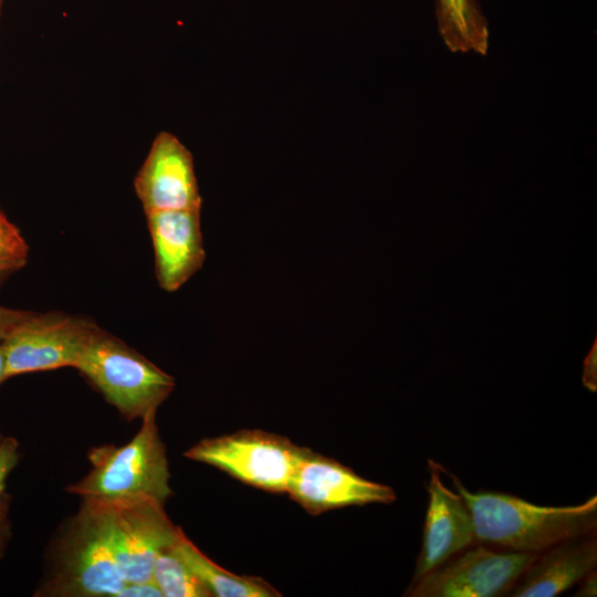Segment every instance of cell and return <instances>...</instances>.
<instances>
[{
    "mask_svg": "<svg viewBox=\"0 0 597 597\" xmlns=\"http://www.w3.org/2000/svg\"><path fill=\"white\" fill-rule=\"evenodd\" d=\"M443 472L463 496L473 519L476 542L496 549L537 554L565 540L597 531V496L569 506H542L496 491H469Z\"/></svg>",
    "mask_w": 597,
    "mask_h": 597,
    "instance_id": "obj_1",
    "label": "cell"
},
{
    "mask_svg": "<svg viewBox=\"0 0 597 597\" xmlns=\"http://www.w3.org/2000/svg\"><path fill=\"white\" fill-rule=\"evenodd\" d=\"M125 584L111 544L108 504L83 499L55 542L49 573L35 595L117 597Z\"/></svg>",
    "mask_w": 597,
    "mask_h": 597,
    "instance_id": "obj_2",
    "label": "cell"
},
{
    "mask_svg": "<svg viewBox=\"0 0 597 597\" xmlns=\"http://www.w3.org/2000/svg\"><path fill=\"white\" fill-rule=\"evenodd\" d=\"M88 460L90 472L67 486L69 493L104 502L150 499L164 504L172 495L156 412L142 419L140 429L126 444L93 448Z\"/></svg>",
    "mask_w": 597,
    "mask_h": 597,
    "instance_id": "obj_3",
    "label": "cell"
},
{
    "mask_svg": "<svg viewBox=\"0 0 597 597\" xmlns=\"http://www.w3.org/2000/svg\"><path fill=\"white\" fill-rule=\"evenodd\" d=\"M75 368L128 420L157 412L176 386L172 376L102 329Z\"/></svg>",
    "mask_w": 597,
    "mask_h": 597,
    "instance_id": "obj_4",
    "label": "cell"
},
{
    "mask_svg": "<svg viewBox=\"0 0 597 597\" xmlns=\"http://www.w3.org/2000/svg\"><path fill=\"white\" fill-rule=\"evenodd\" d=\"M306 449L276 433L243 429L203 439L184 455L212 465L252 488L286 494Z\"/></svg>",
    "mask_w": 597,
    "mask_h": 597,
    "instance_id": "obj_5",
    "label": "cell"
},
{
    "mask_svg": "<svg viewBox=\"0 0 597 597\" xmlns=\"http://www.w3.org/2000/svg\"><path fill=\"white\" fill-rule=\"evenodd\" d=\"M100 329L81 316L30 313L2 341L7 379L27 373L76 367Z\"/></svg>",
    "mask_w": 597,
    "mask_h": 597,
    "instance_id": "obj_6",
    "label": "cell"
},
{
    "mask_svg": "<svg viewBox=\"0 0 597 597\" xmlns=\"http://www.w3.org/2000/svg\"><path fill=\"white\" fill-rule=\"evenodd\" d=\"M535 554L476 543L411 583L410 597L507 596Z\"/></svg>",
    "mask_w": 597,
    "mask_h": 597,
    "instance_id": "obj_7",
    "label": "cell"
},
{
    "mask_svg": "<svg viewBox=\"0 0 597 597\" xmlns=\"http://www.w3.org/2000/svg\"><path fill=\"white\" fill-rule=\"evenodd\" d=\"M108 504L114 557L126 583L151 580L158 555L174 545L182 530L165 512V504L135 499Z\"/></svg>",
    "mask_w": 597,
    "mask_h": 597,
    "instance_id": "obj_8",
    "label": "cell"
},
{
    "mask_svg": "<svg viewBox=\"0 0 597 597\" xmlns=\"http://www.w3.org/2000/svg\"><path fill=\"white\" fill-rule=\"evenodd\" d=\"M286 494L308 514L367 504H390L396 492L367 480L335 459L306 449Z\"/></svg>",
    "mask_w": 597,
    "mask_h": 597,
    "instance_id": "obj_9",
    "label": "cell"
},
{
    "mask_svg": "<svg viewBox=\"0 0 597 597\" xmlns=\"http://www.w3.org/2000/svg\"><path fill=\"white\" fill-rule=\"evenodd\" d=\"M145 213L201 210L202 197L190 150L172 134L160 132L135 178Z\"/></svg>",
    "mask_w": 597,
    "mask_h": 597,
    "instance_id": "obj_10",
    "label": "cell"
},
{
    "mask_svg": "<svg viewBox=\"0 0 597 597\" xmlns=\"http://www.w3.org/2000/svg\"><path fill=\"white\" fill-rule=\"evenodd\" d=\"M441 467L433 460L428 461V505L421 549L411 583L478 543L472 514L463 496L444 485Z\"/></svg>",
    "mask_w": 597,
    "mask_h": 597,
    "instance_id": "obj_11",
    "label": "cell"
},
{
    "mask_svg": "<svg viewBox=\"0 0 597 597\" xmlns=\"http://www.w3.org/2000/svg\"><path fill=\"white\" fill-rule=\"evenodd\" d=\"M200 213L166 210L146 214L157 282L167 292L179 290L205 263Z\"/></svg>",
    "mask_w": 597,
    "mask_h": 597,
    "instance_id": "obj_12",
    "label": "cell"
},
{
    "mask_svg": "<svg viewBox=\"0 0 597 597\" xmlns=\"http://www.w3.org/2000/svg\"><path fill=\"white\" fill-rule=\"evenodd\" d=\"M596 567V533L572 537L535 554L507 596L554 597Z\"/></svg>",
    "mask_w": 597,
    "mask_h": 597,
    "instance_id": "obj_13",
    "label": "cell"
},
{
    "mask_svg": "<svg viewBox=\"0 0 597 597\" xmlns=\"http://www.w3.org/2000/svg\"><path fill=\"white\" fill-rule=\"evenodd\" d=\"M176 548L189 568L216 597H279L281 593L259 576L231 573L203 554L182 532Z\"/></svg>",
    "mask_w": 597,
    "mask_h": 597,
    "instance_id": "obj_14",
    "label": "cell"
},
{
    "mask_svg": "<svg viewBox=\"0 0 597 597\" xmlns=\"http://www.w3.org/2000/svg\"><path fill=\"white\" fill-rule=\"evenodd\" d=\"M437 18L442 40L452 52L486 53L488 24L475 0H437Z\"/></svg>",
    "mask_w": 597,
    "mask_h": 597,
    "instance_id": "obj_15",
    "label": "cell"
},
{
    "mask_svg": "<svg viewBox=\"0 0 597 597\" xmlns=\"http://www.w3.org/2000/svg\"><path fill=\"white\" fill-rule=\"evenodd\" d=\"M151 580L157 585L163 597L211 596L182 559L176 548V543L158 555L154 564Z\"/></svg>",
    "mask_w": 597,
    "mask_h": 597,
    "instance_id": "obj_16",
    "label": "cell"
},
{
    "mask_svg": "<svg viewBox=\"0 0 597 597\" xmlns=\"http://www.w3.org/2000/svg\"><path fill=\"white\" fill-rule=\"evenodd\" d=\"M19 460V443L14 438H3L0 443V556L3 553L7 541L8 527V502L6 483L10 472Z\"/></svg>",
    "mask_w": 597,
    "mask_h": 597,
    "instance_id": "obj_17",
    "label": "cell"
},
{
    "mask_svg": "<svg viewBox=\"0 0 597 597\" xmlns=\"http://www.w3.org/2000/svg\"><path fill=\"white\" fill-rule=\"evenodd\" d=\"M29 247L18 228L0 210V256L27 260Z\"/></svg>",
    "mask_w": 597,
    "mask_h": 597,
    "instance_id": "obj_18",
    "label": "cell"
},
{
    "mask_svg": "<svg viewBox=\"0 0 597 597\" xmlns=\"http://www.w3.org/2000/svg\"><path fill=\"white\" fill-rule=\"evenodd\" d=\"M117 597H163L157 585L150 580L145 583H126Z\"/></svg>",
    "mask_w": 597,
    "mask_h": 597,
    "instance_id": "obj_19",
    "label": "cell"
},
{
    "mask_svg": "<svg viewBox=\"0 0 597 597\" xmlns=\"http://www.w3.org/2000/svg\"><path fill=\"white\" fill-rule=\"evenodd\" d=\"M29 314L30 312L13 310L0 305V341H3Z\"/></svg>",
    "mask_w": 597,
    "mask_h": 597,
    "instance_id": "obj_20",
    "label": "cell"
},
{
    "mask_svg": "<svg viewBox=\"0 0 597 597\" xmlns=\"http://www.w3.org/2000/svg\"><path fill=\"white\" fill-rule=\"evenodd\" d=\"M597 341L588 352L584 359L583 384L591 391H596L597 387Z\"/></svg>",
    "mask_w": 597,
    "mask_h": 597,
    "instance_id": "obj_21",
    "label": "cell"
},
{
    "mask_svg": "<svg viewBox=\"0 0 597 597\" xmlns=\"http://www.w3.org/2000/svg\"><path fill=\"white\" fill-rule=\"evenodd\" d=\"M578 588L574 596L576 597H591L596 596L597 591V572L596 569L585 575L578 583Z\"/></svg>",
    "mask_w": 597,
    "mask_h": 597,
    "instance_id": "obj_22",
    "label": "cell"
},
{
    "mask_svg": "<svg viewBox=\"0 0 597 597\" xmlns=\"http://www.w3.org/2000/svg\"><path fill=\"white\" fill-rule=\"evenodd\" d=\"M24 263L25 261L22 260L0 256V279H2L6 274L20 269Z\"/></svg>",
    "mask_w": 597,
    "mask_h": 597,
    "instance_id": "obj_23",
    "label": "cell"
},
{
    "mask_svg": "<svg viewBox=\"0 0 597 597\" xmlns=\"http://www.w3.org/2000/svg\"><path fill=\"white\" fill-rule=\"evenodd\" d=\"M7 379L6 376V354L2 346V343L0 344V384Z\"/></svg>",
    "mask_w": 597,
    "mask_h": 597,
    "instance_id": "obj_24",
    "label": "cell"
},
{
    "mask_svg": "<svg viewBox=\"0 0 597 597\" xmlns=\"http://www.w3.org/2000/svg\"><path fill=\"white\" fill-rule=\"evenodd\" d=\"M3 438H4V437H2L1 433H0V443L2 442Z\"/></svg>",
    "mask_w": 597,
    "mask_h": 597,
    "instance_id": "obj_25",
    "label": "cell"
},
{
    "mask_svg": "<svg viewBox=\"0 0 597 597\" xmlns=\"http://www.w3.org/2000/svg\"><path fill=\"white\" fill-rule=\"evenodd\" d=\"M1 1V0H0Z\"/></svg>",
    "mask_w": 597,
    "mask_h": 597,
    "instance_id": "obj_26",
    "label": "cell"
}]
</instances>
